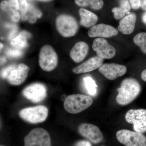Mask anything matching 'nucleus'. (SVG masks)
<instances>
[{
  "mask_svg": "<svg viewBox=\"0 0 146 146\" xmlns=\"http://www.w3.org/2000/svg\"><path fill=\"white\" fill-rule=\"evenodd\" d=\"M116 101L118 104L125 106L136 99L141 91V86L136 79L128 78L124 80L117 89Z\"/></svg>",
  "mask_w": 146,
  "mask_h": 146,
  "instance_id": "nucleus-1",
  "label": "nucleus"
},
{
  "mask_svg": "<svg viewBox=\"0 0 146 146\" xmlns=\"http://www.w3.org/2000/svg\"><path fill=\"white\" fill-rule=\"evenodd\" d=\"M93 101L89 96L77 94L70 95L65 99L64 103L66 111L71 114L82 112L93 104Z\"/></svg>",
  "mask_w": 146,
  "mask_h": 146,
  "instance_id": "nucleus-2",
  "label": "nucleus"
},
{
  "mask_svg": "<svg viewBox=\"0 0 146 146\" xmlns=\"http://www.w3.org/2000/svg\"><path fill=\"white\" fill-rule=\"evenodd\" d=\"M56 27L59 34L65 37H70L75 35L79 28L75 18L65 14L58 16L56 20Z\"/></svg>",
  "mask_w": 146,
  "mask_h": 146,
  "instance_id": "nucleus-3",
  "label": "nucleus"
},
{
  "mask_svg": "<svg viewBox=\"0 0 146 146\" xmlns=\"http://www.w3.org/2000/svg\"><path fill=\"white\" fill-rule=\"evenodd\" d=\"M48 110L44 106L27 108L21 110L19 115L23 119L32 124L43 122L46 119Z\"/></svg>",
  "mask_w": 146,
  "mask_h": 146,
  "instance_id": "nucleus-4",
  "label": "nucleus"
},
{
  "mask_svg": "<svg viewBox=\"0 0 146 146\" xmlns=\"http://www.w3.org/2000/svg\"><path fill=\"white\" fill-rule=\"evenodd\" d=\"M58 62L57 54L52 46L46 45L42 46L39 54V63L43 70L50 72L56 68Z\"/></svg>",
  "mask_w": 146,
  "mask_h": 146,
  "instance_id": "nucleus-5",
  "label": "nucleus"
},
{
  "mask_svg": "<svg viewBox=\"0 0 146 146\" xmlns=\"http://www.w3.org/2000/svg\"><path fill=\"white\" fill-rule=\"evenodd\" d=\"M25 146H52L48 132L42 128L31 131L24 138Z\"/></svg>",
  "mask_w": 146,
  "mask_h": 146,
  "instance_id": "nucleus-6",
  "label": "nucleus"
},
{
  "mask_svg": "<svg viewBox=\"0 0 146 146\" xmlns=\"http://www.w3.org/2000/svg\"><path fill=\"white\" fill-rule=\"evenodd\" d=\"M116 137L125 146H146V137L142 133L127 129L118 131Z\"/></svg>",
  "mask_w": 146,
  "mask_h": 146,
  "instance_id": "nucleus-7",
  "label": "nucleus"
},
{
  "mask_svg": "<svg viewBox=\"0 0 146 146\" xmlns=\"http://www.w3.org/2000/svg\"><path fill=\"white\" fill-rule=\"evenodd\" d=\"M126 121L133 125L135 131L143 133L146 131V110L131 109L126 113Z\"/></svg>",
  "mask_w": 146,
  "mask_h": 146,
  "instance_id": "nucleus-8",
  "label": "nucleus"
},
{
  "mask_svg": "<svg viewBox=\"0 0 146 146\" xmlns=\"http://www.w3.org/2000/svg\"><path fill=\"white\" fill-rule=\"evenodd\" d=\"M22 93L27 99L32 102L39 103L46 97V87L43 84L33 83L27 86Z\"/></svg>",
  "mask_w": 146,
  "mask_h": 146,
  "instance_id": "nucleus-9",
  "label": "nucleus"
},
{
  "mask_svg": "<svg viewBox=\"0 0 146 146\" xmlns=\"http://www.w3.org/2000/svg\"><path fill=\"white\" fill-rule=\"evenodd\" d=\"M92 48L96 52L98 56L103 59H111L116 54L115 48L103 38L95 39L92 45Z\"/></svg>",
  "mask_w": 146,
  "mask_h": 146,
  "instance_id": "nucleus-10",
  "label": "nucleus"
},
{
  "mask_svg": "<svg viewBox=\"0 0 146 146\" xmlns=\"http://www.w3.org/2000/svg\"><path fill=\"white\" fill-rule=\"evenodd\" d=\"M78 131L80 135L94 144L99 143L103 139V135L99 127L91 124H81Z\"/></svg>",
  "mask_w": 146,
  "mask_h": 146,
  "instance_id": "nucleus-11",
  "label": "nucleus"
},
{
  "mask_svg": "<svg viewBox=\"0 0 146 146\" xmlns=\"http://www.w3.org/2000/svg\"><path fill=\"white\" fill-rule=\"evenodd\" d=\"M105 77L110 80H114L122 76L126 73V67L117 63H105L102 64L99 69Z\"/></svg>",
  "mask_w": 146,
  "mask_h": 146,
  "instance_id": "nucleus-12",
  "label": "nucleus"
},
{
  "mask_svg": "<svg viewBox=\"0 0 146 146\" xmlns=\"http://www.w3.org/2000/svg\"><path fill=\"white\" fill-rule=\"evenodd\" d=\"M29 70L28 66L24 63H21L11 70L7 79L11 85H21L26 80Z\"/></svg>",
  "mask_w": 146,
  "mask_h": 146,
  "instance_id": "nucleus-13",
  "label": "nucleus"
},
{
  "mask_svg": "<svg viewBox=\"0 0 146 146\" xmlns=\"http://www.w3.org/2000/svg\"><path fill=\"white\" fill-rule=\"evenodd\" d=\"M118 31L114 27L104 24H100L92 27L89 30L88 35L89 37H110L116 36Z\"/></svg>",
  "mask_w": 146,
  "mask_h": 146,
  "instance_id": "nucleus-14",
  "label": "nucleus"
},
{
  "mask_svg": "<svg viewBox=\"0 0 146 146\" xmlns=\"http://www.w3.org/2000/svg\"><path fill=\"white\" fill-rule=\"evenodd\" d=\"M103 61V58L98 56H94L74 68L72 71L76 74L92 72L100 68L102 65Z\"/></svg>",
  "mask_w": 146,
  "mask_h": 146,
  "instance_id": "nucleus-15",
  "label": "nucleus"
},
{
  "mask_svg": "<svg viewBox=\"0 0 146 146\" xmlns=\"http://www.w3.org/2000/svg\"><path fill=\"white\" fill-rule=\"evenodd\" d=\"M89 50V46L86 43L79 42L71 50L70 56L76 63H80L86 57Z\"/></svg>",
  "mask_w": 146,
  "mask_h": 146,
  "instance_id": "nucleus-16",
  "label": "nucleus"
},
{
  "mask_svg": "<svg viewBox=\"0 0 146 146\" xmlns=\"http://www.w3.org/2000/svg\"><path fill=\"white\" fill-rule=\"evenodd\" d=\"M136 21V14L132 13L128 14L120 21L118 30L123 34H131L135 29Z\"/></svg>",
  "mask_w": 146,
  "mask_h": 146,
  "instance_id": "nucleus-17",
  "label": "nucleus"
},
{
  "mask_svg": "<svg viewBox=\"0 0 146 146\" xmlns=\"http://www.w3.org/2000/svg\"><path fill=\"white\" fill-rule=\"evenodd\" d=\"M80 17V24L82 26L86 28L92 27L95 25L98 21V16L91 11L80 8L79 11Z\"/></svg>",
  "mask_w": 146,
  "mask_h": 146,
  "instance_id": "nucleus-18",
  "label": "nucleus"
},
{
  "mask_svg": "<svg viewBox=\"0 0 146 146\" xmlns=\"http://www.w3.org/2000/svg\"><path fill=\"white\" fill-rule=\"evenodd\" d=\"M75 2L79 6H90L95 10L101 9L104 4L103 0H75Z\"/></svg>",
  "mask_w": 146,
  "mask_h": 146,
  "instance_id": "nucleus-19",
  "label": "nucleus"
},
{
  "mask_svg": "<svg viewBox=\"0 0 146 146\" xmlns=\"http://www.w3.org/2000/svg\"><path fill=\"white\" fill-rule=\"evenodd\" d=\"M84 87L88 94L95 96L97 94V86L96 82L91 77H86L83 79Z\"/></svg>",
  "mask_w": 146,
  "mask_h": 146,
  "instance_id": "nucleus-20",
  "label": "nucleus"
},
{
  "mask_svg": "<svg viewBox=\"0 0 146 146\" xmlns=\"http://www.w3.org/2000/svg\"><path fill=\"white\" fill-rule=\"evenodd\" d=\"M134 43L140 47L141 51L146 54V32H142L136 35L133 38Z\"/></svg>",
  "mask_w": 146,
  "mask_h": 146,
  "instance_id": "nucleus-21",
  "label": "nucleus"
},
{
  "mask_svg": "<svg viewBox=\"0 0 146 146\" xmlns=\"http://www.w3.org/2000/svg\"><path fill=\"white\" fill-rule=\"evenodd\" d=\"M11 44L17 49L24 48L28 45L27 38L19 34L18 36L11 40Z\"/></svg>",
  "mask_w": 146,
  "mask_h": 146,
  "instance_id": "nucleus-22",
  "label": "nucleus"
},
{
  "mask_svg": "<svg viewBox=\"0 0 146 146\" xmlns=\"http://www.w3.org/2000/svg\"><path fill=\"white\" fill-rule=\"evenodd\" d=\"M112 12L114 13V17L117 20L123 18L126 13L125 10L121 6L113 8L112 9Z\"/></svg>",
  "mask_w": 146,
  "mask_h": 146,
  "instance_id": "nucleus-23",
  "label": "nucleus"
},
{
  "mask_svg": "<svg viewBox=\"0 0 146 146\" xmlns=\"http://www.w3.org/2000/svg\"><path fill=\"white\" fill-rule=\"evenodd\" d=\"M16 67L15 65H11L3 69L1 72V77L3 79L7 78L10 72Z\"/></svg>",
  "mask_w": 146,
  "mask_h": 146,
  "instance_id": "nucleus-24",
  "label": "nucleus"
},
{
  "mask_svg": "<svg viewBox=\"0 0 146 146\" xmlns=\"http://www.w3.org/2000/svg\"><path fill=\"white\" fill-rule=\"evenodd\" d=\"M29 4L26 0H22L20 3V9L21 16L26 15L28 11Z\"/></svg>",
  "mask_w": 146,
  "mask_h": 146,
  "instance_id": "nucleus-25",
  "label": "nucleus"
},
{
  "mask_svg": "<svg viewBox=\"0 0 146 146\" xmlns=\"http://www.w3.org/2000/svg\"><path fill=\"white\" fill-rule=\"evenodd\" d=\"M8 3L9 11L11 12L16 11L20 9V4L18 0H9Z\"/></svg>",
  "mask_w": 146,
  "mask_h": 146,
  "instance_id": "nucleus-26",
  "label": "nucleus"
},
{
  "mask_svg": "<svg viewBox=\"0 0 146 146\" xmlns=\"http://www.w3.org/2000/svg\"><path fill=\"white\" fill-rule=\"evenodd\" d=\"M120 6L125 10L126 13L129 14V11L131 9V6L128 0H120Z\"/></svg>",
  "mask_w": 146,
  "mask_h": 146,
  "instance_id": "nucleus-27",
  "label": "nucleus"
},
{
  "mask_svg": "<svg viewBox=\"0 0 146 146\" xmlns=\"http://www.w3.org/2000/svg\"><path fill=\"white\" fill-rule=\"evenodd\" d=\"M7 54L9 56L11 57H18L21 56L22 53L19 50L10 49L7 51Z\"/></svg>",
  "mask_w": 146,
  "mask_h": 146,
  "instance_id": "nucleus-28",
  "label": "nucleus"
},
{
  "mask_svg": "<svg viewBox=\"0 0 146 146\" xmlns=\"http://www.w3.org/2000/svg\"><path fill=\"white\" fill-rule=\"evenodd\" d=\"M131 7L133 9H138L141 6V0H129Z\"/></svg>",
  "mask_w": 146,
  "mask_h": 146,
  "instance_id": "nucleus-29",
  "label": "nucleus"
},
{
  "mask_svg": "<svg viewBox=\"0 0 146 146\" xmlns=\"http://www.w3.org/2000/svg\"><path fill=\"white\" fill-rule=\"evenodd\" d=\"M11 20L14 23H18L19 22L21 18L20 14L16 11H11Z\"/></svg>",
  "mask_w": 146,
  "mask_h": 146,
  "instance_id": "nucleus-30",
  "label": "nucleus"
},
{
  "mask_svg": "<svg viewBox=\"0 0 146 146\" xmlns=\"http://www.w3.org/2000/svg\"><path fill=\"white\" fill-rule=\"evenodd\" d=\"M1 8L3 10L9 11L8 1H3L1 3Z\"/></svg>",
  "mask_w": 146,
  "mask_h": 146,
  "instance_id": "nucleus-31",
  "label": "nucleus"
},
{
  "mask_svg": "<svg viewBox=\"0 0 146 146\" xmlns=\"http://www.w3.org/2000/svg\"><path fill=\"white\" fill-rule=\"evenodd\" d=\"M30 14L29 15H28L29 18L28 20L29 22L33 24L35 23L36 22V20H37V18H38L37 16L36 15H35L33 13H30Z\"/></svg>",
  "mask_w": 146,
  "mask_h": 146,
  "instance_id": "nucleus-32",
  "label": "nucleus"
},
{
  "mask_svg": "<svg viewBox=\"0 0 146 146\" xmlns=\"http://www.w3.org/2000/svg\"><path fill=\"white\" fill-rule=\"evenodd\" d=\"M75 146H92L91 144L87 141H80L76 144Z\"/></svg>",
  "mask_w": 146,
  "mask_h": 146,
  "instance_id": "nucleus-33",
  "label": "nucleus"
},
{
  "mask_svg": "<svg viewBox=\"0 0 146 146\" xmlns=\"http://www.w3.org/2000/svg\"><path fill=\"white\" fill-rule=\"evenodd\" d=\"M19 34L25 36V37H26L27 39V38H30L31 37V33H30L29 32H28L25 31L22 32H21Z\"/></svg>",
  "mask_w": 146,
  "mask_h": 146,
  "instance_id": "nucleus-34",
  "label": "nucleus"
},
{
  "mask_svg": "<svg viewBox=\"0 0 146 146\" xmlns=\"http://www.w3.org/2000/svg\"><path fill=\"white\" fill-rule=\"evenodd\" d=\"M141 78L146 82V69L142 72L141 74Z\"/></svg>",
  "mask_w": 146,
  "mask_h": 146,
  "instance_id": "nucleus-35",
  "label": "nucleus"
},
{
  "mask_svg": "<svg viewBox=\"0 0 146 146\" xmlns=\"http://www.w3.org/2000/svg\"><path fill=\"white\" fill-rule=\"evenodd\" d=\"M7 62V60L6 58L3 56L1 57V65H4Z\"/></svg>",
  "mask_w": 146,
  "mask_h": 146,
  "instance_id": "nucleus-36",
  "label": "nucleus"
},
{
  "mask_svg": "<svg viewBox=\"0 0 146 146\" xmlns=\"http://www.w3.org/2000/svg\"><path fill=\"white\" fill-rule=\"evenodd\" d=\"M142 20L143 23L146 26V12L142 16Z\"/></svg>",
  "mask_w": 146,
  "mask_h": 146,
  "instance_id": "nucleus-37",
  "label": "nucleus"
},
{
  "mask_svg": "<svg viewBox=\"0 0 146 146\" xmlns=\"http://www.w3.org/2000/svg\"><path fill=\"white\" fill-rule=\"evenodd\" d=\"M141 7L144 10H146V1H143L141 3Z\"/></svg>",
  "mask_w": 146,
  "mask_h": 146,
  "instance_id": "nucleus-38",
  "label": "nucleus"
},
{
  "mask_svg": "<svg viewBox=\"0 0 146 146\" xmlns=\"http://www.w3.org/2000/svg\"><path fill=\"white\" fill-rule=\"evenodd\" d=\"M37 1H40L42 2H50L52 0H37Z\"/></svg>",
  "mask_w": 146,
  "mask_h": 146,
  "instance_id": "nucleus-39",
  "label": "nucleus"
},
{
  "mask_svg": "<svg viewBox=\"0 0 146 146\" xmlns=\"http://www.w3.org/2000/svg\"><path fill=\"white\" fill-rule=\"evenodd\" d=\"M3 47V44L1 43V49Z\"/></svg>",
  "mask_w": 146,
  "mask_h": 146,
  "instance_id": "nucleus-40",
  "label": "nucleus"
},
{
  "mask_svg": "<svg viewBox=\"0 0 146 146\" xmlns=\"http://www.w3.org/2000/svg\"><path fill=\"white\" fill-rule=\"evenodd\" d=\"M1 146H3V145H1Z\"/></svg>",
  "mask_w": 146,
  "mask_h": 146,
  "instance_id": "nucleus-41",
  "label": "nucleus"
},
{
  "mask_svg": "<svg viewBox=\"0 0 146 146\" xmlns=\"http://www.w3.org/2000/svg\"><path fill=\"white\" fill-rule=\"evenodd\" d=\"M143 1H146V0H143Z\"/></svg>",
  "mask_w": 146,
  "mask_h": 146,
  "instance_id": "nucleus-42",
  "label": "nucleus"
},
{
  "mask_svg": "<svg viewBox=\"0 0 146 146\" xmlns=\"http://www.w3.org/2000/svg\"></svg>",
  "mask_w": 146,
  "mask_h": 146,
  "instance_id": "nucleus-43",
  "label": "nucleus"
}]
</instances>
